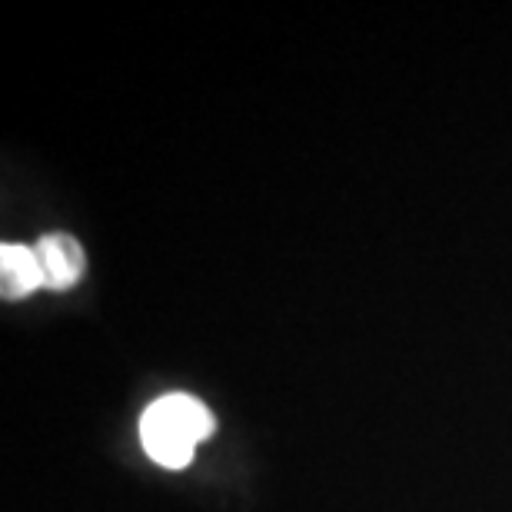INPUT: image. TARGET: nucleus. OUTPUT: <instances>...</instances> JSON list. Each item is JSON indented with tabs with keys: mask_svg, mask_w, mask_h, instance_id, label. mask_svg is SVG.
<instances>
[{
	"mask_svg": "<svg viewBox=\"0 0 512 512\" xmlns=\"http://www.w3.org/2000/svg\"><path fill=\"white\" fill-rule=\"evenodd\" d=\"M213 433L210 409L197 396L170 393L157 399L140 419V439L153 463L163 469H183L190 466L193 453Z\"/></svg>",
	"mask_w": 512,
	"mask_h": 512,
	"instance_id": "f257e3e1",
	"label": "nucleus"
},
{
	"mask_svg": "<svg viewBox=\"0 0 512 512\" xmlns=\"http://www.w3.org/2000/svg\"><path fill=\"white\" fill-rule=\"evenodd\" d=\"M34 253L40 263V276H44V290H74L87 270L84 247L70 233H47V237L37 240Z\"/></svg>",
	"mask_w": 512,
	"mask_h": 512,
	"instance_id": "f03ea898",
	"label": "nucleus"
},
{
	"mask_svg": "<svg viewBox=\"0 0 512 512\" xmlns=\"http://www.w3.org/2000/svg\"><path fill=\"white\" fill-rule=\"evenodd\" d=\"M34 290H44L34 247L4 243L0 247V293H4V300H24Z\"/></svg>",
	"mask_w": 512,
	"mask_h": 512,
	"instance_id": "7ed1b4c3",
	"label": "nucleus"
}]
</instances>
